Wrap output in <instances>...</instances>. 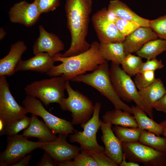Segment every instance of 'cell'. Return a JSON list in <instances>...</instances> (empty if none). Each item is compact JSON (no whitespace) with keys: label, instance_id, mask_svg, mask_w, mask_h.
Here are the masks:
<instances>
[{"label":"cell","instance_id":"9a60e30c","mask_svg":"<svg viewBox=\"0 0 166 166\" xmlns=\"http://www.w3.org/2000/svg\"><path fill=\"white\" fill-rule=\"evenodd\" d=\"M38 28L39 35L33 46L34 54L45 52L53 58L64 50V44L58 36L47 31L42 25Z\"/></svg>","mask_w":166,"mask_h":166},{"label":"cell","instance_id":"44dd1931","mask_svg":"<svg viewBox=\"0 0 166 166\" xmlns=\"http://www.w3.org/2000/svg\"><path fill=\"white\" fill-rule=\"evenodd\" d=\"M31 121L28 127L24 130L22 135L27 138L35 137L38 141L47 143L55 140L57 138L47 125L39 120L37 115L31 114Z\"/></svg>","mask_w":166,"mask_h":166},{"label":"cell","instance_id":"ba28073f","mask_svg":"<svg viewBox=\"0 0 166 166\" xmlns=\"http://www.w3.org/2000/svg\"><path fill=\"white\" fill-rule=\"evenodd\" d=\"M43 103L36 98L27 95L22 104L28 113L39 116L55 134L68 135L73 133L76 130L71 122L52 114L44 107Z\"/></svg>","mask_w":166,"mask_h":166},{"label":"cell","instance_id":"4dcf8cb0","mask_svg":"<svg viewBox=\"0 0 166 166\" xmlns=\"http://www.w3.org/2000/svg\"><path fill=\"white\" fill-rule=\"evenodd\" d=\"M58 166H98L93 157L83 152L75 157L73 160L65 161L57 164Z\"/></svg>","mask_w":166,"mask_h":166},{"label":"cell","instance_id":"74e56055","mask_svg":"<svg viewBox=\"0 0 166 166\" xmlns=\"http://www.w3.org/2000/svg\"><path fill=\"white\" fill-rule=\"evenodd\" d=\"M57 164L52 156L45 152L40 160L36 164L37 166H55Z\"/></svg>","mask_w":166,"mask_h":166},{"label":"cell","instance_id":"7bdbcfd3","mask_svg":"<svg viewBox=\"0 0 166 166\" xmlns=\"http://www.w3.org/2000/svg\"><path fill=\"white\" fill-rule=\"evenodd\" d=\"M6 33L4 29L2 27H1L0 29V40H2L5 37Z\"/></svg>","mask_w":166,"mask_h":166},{"label":"cell","instance_id":"603a6c76","mask_svg":"<svg viewBox=\"0 0 166 166\" xmlns=\"http://www.w3.org/2000/svg\"><path fill=\"white\" fill-rule=\"evenodd\" d=\"M131 114L121 109H115L106 112L102 117L103 121L112 125L124 127H138L134 116Z\"/></svg>","mask_w":166,"mask_h":166},{"label":"cell","instance_id":"7c38bea8","mask_svg":"<svg viewBox=\"0 0 166 166\" xmlns=\"http://www.w3.org/2000/svg\"><path fill=\"white\" fill-rule=\"evenodd\" d=\"M28 113L26 108L19 105L12 96L6 76H0V120L6 126Z\"/></svg>","mask_w":166,"mask_h":166},{"label":"cell","instance_id":"ac0fdd59","mask_svg":"<svg viewBox=\"0 0 166 166\" xmlns=\"http://www.w3.org/2000/svg\"><path fill=\"white\" fill-rule=\"evenodd\" d=\"M166 93V88L160 78H156L150 85L139 90V93L142 102L150 118H153L152 110L155 105Z\"/></svg>","mask_w":166,"mask_h":166},{"label":"cell","instance_id":"6da1fadb","mask_svg":"<svg viewBox=\"0 0 166 166\" xmlns=\"http://www.w3.org/2000/svg\"><path fill=\"white\" fill-rule=\"evenodd\" d=\"M93 4L92 0H65V10L71 41L69 49L63 54L59 53L61 57L76 55L90 48L91 44L86 38Z\"/></svg>","mask_w":166,"mask_h":166},{"label":"cell","instance_id":"7a4b0ae2","mask_svg":"<svg viewBox=\"0 0 166 166\" xmlns=\"http://www.w3.org/2000/svg\"><path fill=\"white\" fill-rule=\"evenodd\" d=\"M99 44L97 41H93L88 50L73 56L62 57L60 53L56 54L53 57V61L61 63L53 65L46 74L51 77L61 76L69 81L86 72L94 71L99 65L106 61L100 53Z\"/></svg>","mask_w":166,"mask_h":166},{"label":"cell","instance_id":"1f68e13d","mask_svg":"<svg viewBox=\"0 0 166 166\" xmlns=\"http://www.w3.org/2000/svg\"><path fill=\"white\" fill-rule=\"evenodd\" d=\"M114 21L119 31L125 37L140 26L134 22L116 16Z\"/></svg>","mask_w":166,"mask_h":166},{"label":"cell","instance_id":"52a82bcc","mask_svg":"<svg viewBox=\"0 0 166 166\" xmlns=\"http://www.w3.org/2000/svg\"><path fill=\"white\" fill-rule=\"evenodd\" d=\"M120 65L112 62L110 68L111 80L115 91L122 101L128 102L133 101L148 114L134 81L120 68Z\"/></svg>","mask_w":166,"mask_h":166},{"label":"cell","instance_id":"4316f807","mask_svg":"<svg viewBox=\"0 0 166 166\" xmlns=\"http://www.w3.org/2000/svg\"><path fill=\"white\" fill-rule=\"evenodd\" d=\"M139 141L158 151L166 153V138L148 131L142 130Z\"/></svg>","mask_w":166,"mask_h":166},{"label":"cell","instance_id":"8d00e7d4","mask_svg":"<svg viewBox=\"0 0 166 166\" xmlns=\"http://www.w3.org/2000/svg\"><path fill=\"white\" fill-rule=\"evenodd\" d=\"M164 66L161 60H158L156 58H153L143 62L140 72L147 71H155L162 69Z\"/></svg>","mask_w":166,"mask_h":166},{"label":"cell","instance_id":"5b68a950","mask_svg":"<svg viewBox=\"0 0 166 166\" xmlns=\"http://www.w3.org/2000/svg\"><path fill=\"white\" fill-rule=\"evenodd\" d=\"M101 104L96 102L94 105L93 113L91 117L85 123L81 125L82 131L77 130L69 136L70 142L80 145L81 151L89 154L105 151V147L100 145L97 140V133L101 127L99 115Z\"/></svg>","mask_w":166,"mask_h":166},{"label":"cell","instance_id":"d590c367","mask_svg":"<svg viewBox=\"0 0 166 166\" xmlns=\"http://www.w3.org/2000/svg\"><path fill=\"white\" fill-rule=\"evenodd\" d=\"M96 162L98 166H118L119 165L111 158L104 152L92 153L89 154Z\"/></svg>","mask_w":166,"mask_h":166},{"label":"cell","instance_id":"d6986e66","mask_svg":"<svg viewBox=\"0 0 166 166\" xmlns=\"http://www.w3.org/2000/svg\"><path fill=\"white\" fill-rule=\"evenodd\" d=\"M27 49V47L23 41H18L12 44L8 54L0 60V76L13 75L17 64Z\"/></svg>","mask_w":166,"mask_h":166},{"label":"cell","instance_id":"2e32d148","mask_svg":"<svg viewBox=\"0 0 166 166\" xmlns=\"http://www.w3.org/2000/svg\"><path fill=\"white\" fill-rule=\"evenodd\" d=\"M111 124L101 120V139L105 145V153L119 165L122 160L123 152L121 142L114 133Z\"/></svg>","mask_w":166,"mask_h":166},{"label":"cell","instance_id":"4fadbf2b","mask_svg":"<svg viewBox=\"0 0 166 166\" xmlns=\"http://www.w3.org/2000/svg\"><path fill=\"white\" fill-rule=\"evenodd\" d=\"M68 135L58 134L54 140L44 143L40 148L48 153L56 162L59 163L72 160L81 152L80 147L71 144L66 140Z\"/></svg>","mask_w":166,"mask_h":166},{"label":"cell","instance_id":"5bb4252c","mask_svg":"<svg viewBox=\"0 0 166 166\" xmlns=\"http://www.w3.org/2000/svg\"><path fill=\"white\" fill-rule=\"evenodd\" d=\"M34 2L29 3L23 0L14 4L8 12L10 22L30 27L38 21L41 15Z\"/></svg>","mask_w":166,"mask_h":166},{"label":"cell","instance_id":"e575fe53","mask_svg":"<svg viewBox=\"0 0 166 166\" xmlns=\"http://www.w3.org/2000/svg\"><path fill=\"white\" fill-rule=\"evenodd\" d=\"M61 0H34L41 14L54 11L59 6Z\"/></svg>","mask_w":166,"mask_h":166},{"label":"cell","instance_id":"cb8c5ba5","mask_svg":"<svg viewBox=\"0 0 166 166\" xmlns=\"http://www.w3.org/2000/svg\"><path fill=\"white\" fill-rule=\"evenodd\" d=\"M99 51L101 56L106 61L120 64L126 55L122 42L100 43Z\"/></svg>","mask_w":166,"mask_h":166},{"label":"cell","instance_id":"e0dca14e","mask_svg":"<svg viewBox=\"0 0 166 166\" xmlns=\"http://www.w3.org/2000/svg\"><path fill=\"white\" fill-rule=\"evenodd\" d=\"M158 38L149 27L140 26L125 37L123 43L126 55L136 53L148 42Z\"/></svg>","mask_w":166,"mask_h":166},{"label":"cell","instance_id":"f35d334b","mask_svg":"<svg viewBox=\"0 0 166 166\" xmlns=\"http://www.w3.org/2000/svg\"><path fill=\"white\" fill-rule=\"evenodd\" d=\"M154 109L166 113V93L156 103Z\"/></svg>","mask_w":166,"mask_h":166},{"label":"cell","instance_id":"8fae6325","mask_svg":"<svg viewBox=\"0 0 166 166\" xmlns=\"http://www.w3.org/2000/svg\"><path fill=\"white\" fill-rule=\"evenodd\" d=\"M115 16L106 7L97 10L92 15V24L100 43L124 41L125 37L119 31L114 22Z\"/></svg>","mask_w":166,"mask_h":166},{"label":"cell","instance_id":"8992f818","mask_svg":"<svg viewBox=\"0 0 166 166\" xmlns=\"http://www.w3.org/2000/svg\"><path fill=\"white\" fill-rule=\"evenodd\" d=\"M66 90L68 97L63 98L59 104L61 108L71 112V122L73 125L85 123L93 113L94 105L92 102L78 90L73 89L69 81H66Z\"/></svg>","mask_w":166,"mask_h":166},{"label":"cell","instance_id":"f546056e","mask_svg":"<svg viewBox=\"0 0 166 166\" xmlns=\"http://www.w3.org/2000/svg\"><path fill=\"white\" fill-rule=\"evenodd\" d=\"M31 117L25 115L6 125L0 132V136H11L18 134L21 131L24 130L29 126Z\"/></svg>","mask_w":166,"mask_h":166},{"label":"cell","instance_id":"9c48e42d","mask_svg":"<svg viewBox=\"0 0 166 166\" xmlns=\"http://www.w3.org/2000/svg\"><path fill=\"white\" fill-rule=\"evenodd\" d=\"M126 160L146 166H166V153L157 151L139 141L131 143L121 142Z\"/></svg>","mask_w":166,"mask_h":166},{"label":"cell","instance_id":"60d3db41","mask_svg":"<svg viewBox=\"0 0 166 166\" xmlns=\"http://www.w3.org/2000/svg\"><path fill=\"white\" fill-rule=\"evenodd\" d=\"M119 165L121 166H139L140 165L138 163L130 161H126L123 154L122 160Z\"/></svg>","mask_w":166,"mask_h":166},{"label":"cell","instance_id":"30bf717a","mask_svg":"<svg viewBox=\"0 0 166 166\" xmlns=\"http://www.w3.org/2000/svg\"><path fill=\"white\" fill-rule=\"evenodd\" d=\"M6 149L0 154V166H11L44 143L30 141L22 134L8 136Z\"/></svg>","mask_w":166,"mask_h":166},{"label":"cell","instance_id":"d4e9b609","mask_svg":"<svg viewBox=\"0 0 166 166\" xmlns=\"http://www.w3.org/2000/svg\"><path fill=\"white\" fill-rule=\"evenodd\" d=\"M131 108L138 128L158 136L162 135V128L160 123H157L152 118L148 117L146 113L140 107L136 105L132 106Z\"/></svg>","mask_w":166,"mask_h":166},{"label":"cell","instance_id":"836d02e7","mask_svg":"<svg viewBox=\"0 0 166 166\" xmlns=\"http://www.w3.org/2000/svg\"><path fill=\"white\" fill-rule=\"evenodd\" d=\"M149 27L159 38L166 39V14L150 20Z\"/></svg>","mask_w":166,"mask_h":166},{"label":"cell","instance_id":"f1b7e54d","mask_svg":"<svg viewBox=\"0 0 166 166\" xmlns=\"http://www.w3.org/2000/svg\"><path fill=\"white\" fill-rule=\"evenodd\" d=\"M143 62L140 56L129 53L126 55L121 64L124 71L131 77L140 72Z\"/></svg>","mask_w":166,"mask_h":166},{"label":"cell","instance_id":"b9f144b4","mask_svg":"<svg viewBox=\"0 0 166 166\" xmlns=\"http://www.w3.org/2000/svg\"><path fill=\"white\" fill-rule=\"evenodd\" d=\"M159 123L162 128V135L166 138V120H164Z\"/></svg>","mask_w":166,"mask_h":166},{"label":"cell","instance_id":"83f0119b","mask_svg":"<svg viewBox=\"0 0 166 166\" xmlns=\"http://www.w3.org/2000/svg\"><path fill=\"white\" fill-rule=\"evenodd\" d=\"M112 129L120 140L125 143L138 141L142 130L138 127L131 128L119 125H115Z\"/></svg>","mask_w":166,"mask_h":166},{"label":"cell","instance_id":"ab89813d","mask_svg":"<svg viewBox=\"0 0 166 166\" xmlns=\"http://www.w3.org/2000/svg\"><path fill=\"white\" fill-rule=\"evenodd\" d=\"M32 157L31 155L28 154L26 156L20 160L13 164L11 166H28Z\"/></svg>","mask_w":166,"mask_h":166},{"label":"cell","instance_id":"277c9868","mask_svg":"<svg viewBox=\"0 0 166 166\" xmlns=\"http://www.w3.org/2000/svg\"><path fill=\"white\" fill-rule=\"evenodd\" d=\"M66 80L61 76L35 81L27 85V95L38 98L46 106L52 103L59 104L65 97Z\"/></svg>","mask_w":166,"mask_h":166},{"label":"cell","instance_id":"d6a6232c","mask_svg":"<svg viewBox=\"0 0 166 166\" xmlns=\"http://www.w3.org/2000/svg\"><path fill=\"white\" fill-rule=\"evenodd\" d=\"M155 79V71H145L139 72L135 76L134 82L140 90L152 84Z\"/></svg>","mask_w":166,"mask_h":166},{"label":"cell","instance_id":"ffe728a7","mask_svg":"<svg viewBox=\"0 0 166 166\" xmlns=\"http://www.w3.org/2000/svg\"><path fill=\"white\" fill-rule=\"evenodd\" d=\"M54 62L53 58L48 53H40L27 60H21L17 64L15 71H28L46 73L54 65Z\"/></svg>","mask_w":166,"mask_h":166},{"label":"cell","instance_id":"484cf974","mask_svg":"<svg viewBox=\"0 0 166 166\" xmlns=\"http://www.w3.org/2000/svg\"><path fill=\"white\" fill-rule=\"evenodd\" d=\"M165 51L166 39L158 38L147 42L136 52V54L148 60L156 58Z\"/></svg>","mask_w":166,"mask_h":166},{"label":"cell","instance_id":"3957f363","mask_svg":"<svg viewBox=\"0 0 166 166\" xmlns=\"http://www.w3.org/2000/svg\"><path fill=\"white\" fill-rule=\"evenodd\" d=\"M71 81L83 82L94 88L107 98L115 109L133 114L131 107L123 101L115 90L111 81L107 61L99 65L92 72L77 76Z\"/></svg>","mask_w":166,"mask_h":166},{"label":"cell","instance_id":"7402d4cb","mask_svg":"<svg viewBox=\"0 0 166 166\" xmlns=\"http://www.w3.org/2000/svg\"><path fill=\"white\" fill-rule=\"evenodd\" d=\"M107 8L108 11L115 16L133 22L141 26L149 27L150 20L137 15L120 0L110 1Z\"/></svg>","mask_w":166,"mask_h":166}]
</instances>
